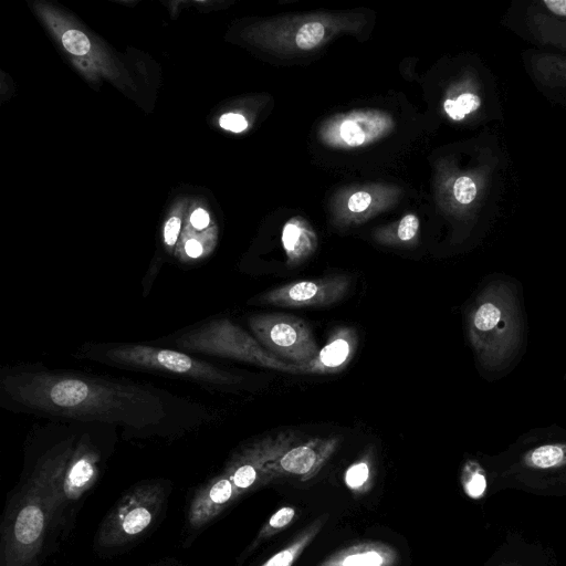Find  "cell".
I'll return each mask as SVG.
<instances>
[{
  "label": "cell",
  "mask_w": 566,
  "mask_h": 566,
  "mask_svg": "<svg viewBox=\"0 0 566 566\" xmlns=\"http://www.w3.org/2000/svg\"><path fill=\"white\" fill-rule=\"evenodd\" d=\"M165 497V490L157 482L142 483L128 490L101 524L97 545L119 547L142 536L158 516Z\"/></svg>",
  "instance_id": "7"
},
{
  "label": "cell",
  "mask_w": 566,
  "mask_h": 566,
  "mask_svg": "<svg viewBox=\"0 0 566 566\" xmlns=\"http://www.w3.org/2000/svg\"><path fill=\"white\" fill-rule=\"evenodd\" d=\"M370 202V195L364 191H359L352 195V197L348 200V208L352 212H361L367 209Z\"/></svg>",
  "instance_id": "29"
},
{
  "label": "cell",
  "mask_w": 566,
  "mask_h": 566,
  "mask_svg": "<svg viewBox=\"0 0 566 566\" xmlns=\"http://www.w3.org/2000/svg\"><path fill=\"white\" fill-rule=\"evenodd\" d=\"M465 334L476 368L488 381H496L523 359L528 327L523 286L505 273L486 276L465 310Z\"/></svg>",
  "instance_id": "2"
},
{
  "label": "cell",
  "mask_w": 566,
  "mask_h": 566,
  "mask_svg": "<svg viewBox=\"0 0 566 566\" xmlns=\"http://www.w3.org/2000/svg\"><path fill=\"white\" fill-rule=\"evenodd\" d=\"M340 136L349 146H358L366 139V134L360 124L355 120H346L340 126Z\"/></svg>",
  "instance_id": "25"
},
{
  "label": "cell",
  "mask_w": 566,
  "mask_h": 566,
  "mask_svg": "<svg viewBox=\"0 0 566 566\" xmlns=\"http://www.w3.org/2000/svg\"><path fill=\"white\" fill-rule=\"evenodd\" d=\"M67 439L44 454L11 500L1 534V566H32L49 524L65 501L62 484L74 452Z\"/></svg>",
  "instance_id": "3"
},
{
  "label": "cell",
  "mask_w": 566,
  "mask_h": 566,
  "mask_svg": "<svg viewBox=\"0 0 566 566\" xmlns=\"http://www.w3.org/2000/svg\"><path fill=\"white\" fill-rule=\"evenodd\" d=\"M190 222L193 228L202 230L209 224V214L203 209H197L191 214Z\"/></svg>",
  "instance_id": "30"
},
{
  "label": "cell",
  "mask_w": 566,
  "mask_h": 566,
  "mask_svg": "<svg viewBox=\"0 0 566 566\" xmlns=\"http://www.w3.org/2000/svg\"><path fill=\"white\" fill-rule=\"evenodd\" d=\"M325 523V518L321 517L308 525L295 539L283 549L270 557L261 566H292L302 552L314 539Z\"/></svg>",
  "instance_id": "17"
},
{
  "label": "cell",
  "mask_w": 566,
  "mask_h": 566,
  "mask_svg": "<svg viewBox=\"0 0 566 566\" xmlns=\"http://www.w3.org/2000/svg\"><path fill=\"white\" fill-rule=\"evenodd\" d=\"M453 195L461 205H470L478 195V188L474 180L468 176L459 177L453 185Z\"/></svg>",
  "instance_id": "23"
},
{
  "label": "cell",
  "mask_w": 566,
  "mask_h": 566,
  "mask_svg": "<svg viewBox=\"0 0 566 566\" xmlns=\"http://www.w3.org/2000/svg\"><path fill=\"white\" fill-rule=\"evenodd\" d=\"M543 4L553 14L566 18V0L565 1H544Z\"/></svg>",
  "instance_id": "31"
},
{
  "label": "cell",
  "mask_w": 566,
  "mask_h": 566,
  "mask_svg": "<svg viewBox=\"0 0 566 566\" xmlns=\"http://www.w3.org/2000/svg\"><path fill=\"white\" fill-rule=\"evenodd\" d=\"M462 485L465 493L472 499L484 495L488 486L485 467L476 459H468L462 468Z\"/></svg>",
  "instance_id": "18"
},
{
  "label": "cell",
  "mask_w": 566,
  "mask_h": 566,
  "mask_svg": "<svg viewBox=\"0 0 566 566\" xmlns=\"http://www.w3.org/2000/svg\"><path fill=\"white\" fill-rule=\"evenodd\" d=\"M181 221L177 217L170 218L164 229V239L168 247H171L176 243L179 231H180Z\"/></svg>",
  "instance_id": "28"
},
{
  "label": "cell",
  "mask_w": 566,
  "mask_h": 566,
  "mask_svg": "<svg viewBox=\"0 0 566 566\" xmlns=\"http://www.w3.org/2000/svg\"><path fill=\"white\" fill-rule=\"evenodd\" d=\"M325 29L319 22H308L300 28L295 36L296 45L302 50H311L324 38Z\"/></svg>",
  "instance_id": "21"
},
{
  "label": "cell",
  "mask_w": 566,
  "mask_h": 566,
  "mask_svg": "<svg viewBox=\"0 0 566 566\" xmlns=\"http://www.w3.org/2000/svg\"><path fill=\"white\" fill-rule=\"evenodd\" d=\"M93 359L125 368L158 371L212 386H232L240 378L182 352L142 344L92 349Z\"/></svg>",
  "instance_id": "5"
},
{
  "label": "cell",
  "mask_w": 566,
  "mask_h": 566,
  "mask_svg": "<svg viewBox=\"0 0 566 566\" xmlns=\"http://www.w3.org/2000/svg\"><path fill=\"white\" fill-rule=\"evenodd\" d=\"M368 478L369 465L366 461H360L348 468L345 481L349 488L359 489L367 482Z\"/></svg>",
  "instance_id": "24"
},
{
  "label": "cell",
  "mask_w": 566,
  "mask_h": 566,
  "mask_svg": "<svg viewBox=\"0 0 566 566\" xmlns=\"http://www.w3.org/2000/svg\"><path fill=\"white\" fill-rule=\"evenodd\" d=\"M398 554L382 543H360L340 549L318 566H396Z\"/></svg>",
  "instance_id": "14"
},
{
  "label": "cell",
  "mask_w": 566,
  "mask_h": 566,
  "mask_svg": "<svg viewBox=\"0 0 566 566\" xmlns=\"http://www.w3.org/2000/svg\"><path fill=\"white\" fill-rule=\"evenodd\" d=\"M419 230V220L415 214L405 216L397 228V239L400 242L411 241Z\"/></svg>",
  "instance_id": "26"
},
{
  "label": "cell",
  "mask_w": 566,
  "mask_h": 566,
  "mask_svg": "<svg viewBox=\"0 0 566 566\" xmlns=\"http://www.w3.org/2000/svg\"><path fill=\"white\" fill-rule=\"evenodd\" d=\"M249 326L256 340L280 359L303 365L319 352L305 321L283 313H264L249 317Z\"/></svg>",
  "instance_id": "8"
},
{
  "label": "cell",
  "mask_w": 566,
  "mask_h": 566,
  "mask_svg": "<svg viewBox=\"0 0 566 566\" xmlns=\"http://www.w3.org/2000/svg\"><path fill=\"white\" fill-rule=\"evenodd\" d=\"M64 48L74 55H84L91 49L88 38L78 30H69L62 35Z\"/></svg>",
  "instance_id": "22"
},
{
  "label": "cell",
  "mask_w": 566,
  "mask_h": 566,
  "mask_svg": "<svg viewBox=\"0 0 566 566\" xmlns=\"http://www.w3.org/2000/svg\"><path fill=\"white\" fill-rule=\"evenodd\" d=\"M296 440L291 432H280L256 440L235 452L218 475L233 491L234 500L270 480L266 464L277 459Z\"/></svg>",
  "instance_id": "9"
},
{
  "label": "cell",
  "mask_w": 566,
  "mask_h": 566,
  "mask_svg": "<svg viewBox=\"0 0 566 566\" xmlns=\"http://www.w3.org/2000/svg\"><path fill=\"white\" fill-rule=\"evenodd\" d=\"M336 438H314L301 444L291 446L277 459L266 464L270 479L279 474L301 476L303 480L315 475L337 447Z\"/></svg>",
  "instance_id": "11"
},
{
  "label": "cell",
  "mask_w": 566,
  "mask_h": 566,
  "mask_svg": "<svg viewBox=\"0 0 566 566\" xmlns=\"http://www.w3.org/2000/svg\"><path fill=\"white\" fill-rule=\"evenodd\" d=\"M537 81L549 88L566 86V56L541 54L532 62Z\"/></svg>",
  "instance_id": "15"
},
{
  "label": "cell",
  "mask_w": 566,
  "mask_h": 566,
  "mask_svg": "<svg viewBox=\"0 0 566 566\" xmlns=\"http://www.w3.org/2000/svg\"><path fill=\"white\" fill-rule=\"evenodd\" d=\"M358 337L352 327H339L326 345L310 363L298 365V374H334L345 369L352 361Z\"/></svg>",
  "instance_id": "12"
},
{
  "label": "cell",
  "mask_w": 566,
  "mask_h": 566,
  "mask_svg": "<svg viewBox=\"0 0 566 566\" xmlns=\"http://www.w3.org/2000/svg\"><path fill=\"white\" fill-rule=\"evenodd\" d=\"M220 126L224 129L240 133L248 126L247 119L240 114H224L220 118Z\"/></svg>",
  "instance_id": "27"
},
{
  "label": "cell",
  "mask_w": 566,
  "mask_h": 566,
  "mask_svg": "<svg viewBox=\"0 0 566 566\" xmlns=\"http://www.w3.org/2000/svg\"><path fill=\"white\" fill-rule=\"evenodd\" d=\"M349 285L350 279L346 275L296 281L259 295L255 302L282 307L328 306L340 301Z\"/></svg>",
  "instance_id": "10"
},
{
  "label": "cell",
  "mask_w": 566,
  "mask_h": 566,
  "mask_svg": "<svg viewBox=\"0 0 566 566\" xmlns=\"http://www.w3.org/2000/svg\"><path fill=\"white\" fill-rule=\"evenodd\" d=\"M296 511L293 507L284 506L277 510L260 530L250 549H254L261 542L284 530L295 517Z\"/></svg>",
  "instance_id": "19"
},
{
  "label": "cell",
  "mask_w": 566,
  "mask_h": 566,
  "mask_svg": "<svg viewBox=\"0 0 566 566\" xmlns=\"http://www.w3.org/2000/svg\"><path fill=\"white\" fill-rule=\"evenodd\" d=\"M493 476L531 489L566 486V428L537 427L492 455Z\"/></svg>",
  "instance_id": "4"
},
{
  "label": "cell",
  "mask_w": 566,
  "mask_h": 566,
  "mask_svg": "<svg viewBox=\"0 0 566 566\" xmlns=\"http://www.w3.org/2000/svg\"><path fill=\"white\" fill-rule=\"evenodd\" d=\"M480 106V96L471 92L462 93L455 99L448 98L443 104L446 113L454 120L463 119Z\"/></svg>",
  "instance_id": "20"
},
{
  "label": "cell",
  "mask_w": 566,
  "mask_h": 566,
  "mask_svg": "<svg viewBox=\"0 0 566 566\" xmlns=\"http://www.w3.org/2000/svg\"><path fill=\"white\" fill-rule=\"evenodd\" d=\"M99 457L93 447L81 441L67 463L62 492L65 501L78 500L96 482Z\"/></svg>",
  "instance_id": "13"
},
{
  "label": "cell",
  "mask_w": 566,
  "mask_h": 566,
  "mask_svg": "<svg viewBox=\"0 0 566 566\" xmlns=\"http://www.w3.org/2000/svg\"><path fill=\"white\" fill-rule=\"evenodd\" d=\"M282 242L289 263L296 265L305 260L314 250L313 237L296 223H286L283 229Z\"/></svg>",
  "instance_id": "16"
},
{
  "label": "cell",
  "mask_w": 566,
  "mask_h": 566,
  "mask_svg": "<svg viewBox=\"0 0 566 566\" xmlns=\"http://www.w3.org/2000/svg\"><path fill=\"white\" fill-rule=\"evenodd\" d=\"M176 345L191 353L237 359L279 371L298 374V365L285 363L227 318L213 319L187 331Z\"/></svg>",
  "instance_id": "6"
},
{
  "label": "cell",
  "mask_w": 566,
  "mask_h": 566,
  "mask_svg": "<svg viewBox=\"0 0 566 566\" xmlns=\"http://www.w3.org/2000/svg\"><path fill=\"white\" fill-rule=\"evenodd\" d=\"M1 388L27 409L80 421L143 429L167 415L161 397L145 387L82 374L10 373L2 377Z\"/></svg>",
  "instance_id": "1"
}]
</instances>
